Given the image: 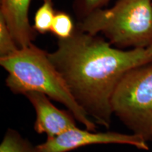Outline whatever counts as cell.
<instances>
[{"label": "cell", "mask_w": 152, "mask_h": 152, "mask_svg": "<svg viewBox=\"0 0 152 152\" xmlns=\"http://www.w3.org/2000/svg\"><path fill=\"white\" fill-rule=\"evenodd\" d=\"M76 28L105 35L117 48H148L152 45V0H118L110 9H98Z\"/></svg>", "instance_id": "3"}, {"label": "cell", "mask_w": 152, "mask_h": 152, "mask_svg": "<svg viewBox=\"0 0 152 152\" xmlns=\"http://www.w3.org/2000/svg\"><path fill=\"white\" fill-rule=\"evenodd\" d=\"M109 1V0H75V12L82 20L94 11L102 8Z\"/></svg>", "instance_id": "12"}, {"label": "cell", "mask_w": 152, "mask_h": 152, "mask_svg": "<svg viewBox=\"0 0 152 152\" xmlns=\"http://www.w3.org/2000/svg\"><path fill=\"white\" fill-rule=\"evenodd\" d=\"M75 29L73 21L69 15L62 11L56 12L50 32L58 39L70 37L73 35Z\"/></svg>", "instance_id": "10"}, {"label": "cell", "mask_w": 152, "mask_h": 152, "mask_svg": "<svg viewBox=\"0 0 152 152\" xmlns=\"http://www.w3.org/2000/svg\"><path fill=\"white\" fill-rule=\"evenodd\" d=\"M0 152H39L27 139L16 130L8 129L0 144Z\"/></svg>", "instance_id": "8"}, {"label": "cell", "mask_w": 152, "mask_h": 152, "mask_svg": "<svg viewBox=\"0 0 152 152\" xmlns=\"http://www.w3.org/2000/svg\"><path fill=\"white\" fill-rule=\"evenodd\" d=\"M18 49L4 20L0 17V58L14 54Z\"/></svg>", "instance_id": "11"}, {"label": "cell", "mask_w": 152, "mask_h": 152, "mask_svg": "<svg viewBox=\"0 0 152 152\" xmlns=\"http://www.w3.org/2000/svg\"><path fill=\"white\" fill-rule=\"evenodd\" d=\"M55 12L52 0H44L42 5L36 11L33 28L38 33L45 34L51 31Z\"/></svg>", "instance_id": "9"}, {"label": "cell", "mask_w": 152, "mask_h": 152, "mask_svg": "<svg viewBox=\"0 0 152 152\" xmlns=\"http://www.w3.org/2000/svg\"><path fill=\"white\" fill-rule=\"evenodd\" d=\"M109 144L130 145L144 151L149 149L147 142L134 133L96 132L77 127L69 129L54 137L47 138L46 141L38 144L37 147L39 152H68L85 146Z\"/></svg>", "instance_id": "5"}, {"label": "cell", "mask_w": 152, "mask_h": 152, "mask_svg": "<svg viewBox=\"0 0 152 152\" xmlns=\"http://www.w3.org/2000/svg\"><path fill=\"white\" fill-rule=\"evenodd\" d=\"M148 49H149V52L152 54V45H151V46H150L149 47H148Z\"/></svg>", "instance_id": "13"}, {"label": "cell", "mask_w": 152, "mask_h": 152, "mask_svg": "<svg viewBox=\"0 0 152 152\" xmlns=\"http://www.w3.org/2000/svg\"><path fill=\"white\" fill-rule=\"evenodd\" d=\"M33 106L36 113L34 129L38 134L54 137L76 126L75 118L71 111L61 110L43 93L31 92L24 95Z\"/></svg>", "instance_id": "6"}, {"label": "cell", "mask_w": 152, "mask_h": 152, "mask_svg": "<svg viewBox=\"0 0 152 152\" xmlns=\"http://www.w3.org/2000/svg\"><path fill=\"white\" fill-rule=\"evenodd\" d=\"M48 57L76 102L96 125L111 127V99L123 75L152 62L148 48L123 50L97 35L75 28L71 37L58 39Z\"/></svg>", "instance_id": "1"}, {"label": "cell", "mask_w": 152, "mask_h": 152, "mask_svg": "<svg viewBox=\"0 0 152 152\" xmlns=\"http://www.w3.org/2000/svg\"><path fill=\"white\" fill-rule=\"evenodd\" d=\"M0 65L8 73L6 84L13 93L23 95L31 92L43 93L65 106L76 121L85 128L96 131V123L76 102L45 51L33 43L0 58Z\"/></svg>", "instance_id": "2"}, {"label": "cell", "mask_w": 152, "mask_h": 152, "mask_svg": "<svg viewBox=\"0 0 152 152\" xmlns=\"http://www.w3.org/2000/svg\"><path fill=\"white\" fill-rule=\"evenodd\" d=\"M31 1L32 0H0V17L4 20L19 48L32 45L36 37L37 32L30 25L28 18Z\"/></svg>", "instance_id": "7"}, {"label": "cell", "mask_w": 152, "mask_h": 152, "mask_svg": "<svg viewBox=\"0 0 152 152\" xmlns=\"http://www.w3.org/2000/svg\"><path fill=\"white\" fill-rule=\"evenodd\" d=\"M111 106L113 113L132 133L152 141V62L123 75Z\"/></svg>", "instance_id": "4"}]
</instances>
